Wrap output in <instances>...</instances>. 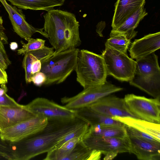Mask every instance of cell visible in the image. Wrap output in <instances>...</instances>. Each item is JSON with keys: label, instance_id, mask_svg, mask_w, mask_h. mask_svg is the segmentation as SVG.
Returning <instances> with one entry per match:
<instances>
[{"label": "cell", "instance_id": "6da1fadb", "mask_svg": "<svg viewBox=\"0 0 160 160\" xmlns=\"http://www.w3.org/2000/svg\"><path fill=\"white\" fill-rule=\"evenodd\" d=\"M48 120L47 125L41 130L18 141L9 142L13 160H28L48 152L65 136L88 123L80 117Z\"/></svg>", "mask_w": 160, "mask_h": 160}, {"label": "cell", "instance_id": "7a4b0ae2", "mask_svg": "<svg viewBox=\"0 0 160 160\" xmlns=\"http://www.w3.org/2000/svg\"><path fill=\"white\" fill-rule=\"evenodd\" d=\"M43 17V28L55 50L54 53L76 48L81 45L79 24L74 14L53 9L47 11Z\"/></svg>", "mask_w": 160, "mask_h": 160}, {"label": "cell", "instance_id": "3957f363", "mask_svg": "<svg viewBox=\"0 0 160 160\" xmlns=\"http://www.w3.org/2000/svg\"><path fill=\"white\" fill-rule=\"evenodd\" d=\"M74 70L83 89L104 84L108 76L102 55L84 49L78 52Z\"/></svg>", "mask_w": 160, "mask_h": 160}, {"label": "cell", "instance_id": "277c9868", "mask_svg": "<svg viewBox=\"0 0 160 160\" xmlns=\"http://www.w3.org/2000/svg\"><path fill=\"white\" fill-rule=\"evenodd\" d=\"M134 76L130 85L154 98H160V68L154 52L136 60Z\"/></svg>", "mask_w": 160, "mask_h": 160}, {"label": "cell", "instance_id": "5b68a950", "mask_svg": "<svg viewBox=\"0 0 160 160\" xmlns=\"http://www.w3.org/2000/svg\"><path fill=\"white\" fill-rule=\"evenodd\" d=\"M79 50L76 48L53 53L42 60L40 71L47 77L44 85L58 84L64 81L75 70Z\"/></svg>", "mask_w": 160, "mask_h": 160}, {"label": "cell", "instance_id": "8992f818", "mask_svg": "<svg viewBox=\"0 0 160 160\" xmlns=\"http://www.w3.org/2000/svg\"><path fill=\"white\" fill-rule=\"evenodd\" d=\"M108 76L110 75L121 81L129 82L135 69L136 61L125 54L105 46L101 54Z\"/></svg>", "mask_w": 160, "mask_h": 160}, {"label": "cell", "instance_id": "52a82bcc", "mask_svg": "<svg viewBox=\"0 0 160 160\" xmlns=\"http://www.w3.org/2000/svg\"><path fill=\"white\" fill-rule=\"evenodd\" d=\"M123 88L106 81L102 85L85 88L77 95L71 97H65L61 102L65 107L76 109L88 106L102 97L123 90Z\"/></svg>", "mask_w": 160, "mask_h": 160}, {"label": "cell", "instance_id": "ba28073f", "mask_svg": "<svg viewBox=\"0 0 160 160\" xmlns=\"http://www.w3.org/2000/svg\"><path fill=\"white\" fill-rule=\"evenodd\" d=\"M124 99L129 111L138 118L160 123V98H148L129 94Z\"/></svg>", "mask_w": 160, "mask_h": 160}, {"label": "cell", "instance_id": "9c48e42d", "mask_svg": "<svg viewBox=\"0 0 160 160\" xmlns=\"http://www.w3.org/2000/svg\"><path fill=\"white\" fill-rule=\"evenodd\" d=\"M81 140L91 150L99 151L105 155L110 152L131 153V144L128 135L123 138L104 137L93 136L86 132L81 137Z\"/></svg>", "mask_w": 160, "mask_h": 160}, {"label": "cell", "instance_id": "30bf717a", "mask_svg": "<svg viewBox=\"0 0 160 160\" xmlns=\"http://www.w3.org/2000/svg\"><path fill=\"white\" fill-rule=\"evenodd\" d=\"M25 106L36 115L48 119H71L79 117L76 109H69L44 98H37Z\"/></svg>", "mask_w": 160, "mask_h": 160}, {"label": "cell", "instance_id": "8fae6325", "mask_svg": "<svg viewBox=\"0 0 160 160\" xmlns=\"http://www.w3.org/2000/svg\"><path fill=\"white\" fill-rule=\"evenodd\" d=\"M48 121L47 118L37 115L4 130L1 132V137L4 140L16 142L41 130L46 126Z\"/></svg>", "mask_w": 160, "mask_h": 160}, {"label": "cell", "instance_id": "7c38bea8", "mask_svg": "<svg viewBox=\"0 0 160 160\" xmlns=\"http://www.w3.org/2000/svg\"><path fill=\"white\" fill-rule=\"evenodd\" d=\"M89 106L96 112L111 118L118 116L138 118L129 111L124 98L112 94L102 97Z\"/></svg>", "mask_w": 160, "mask_h": 160}, {"label": "cell", "instance_id": "4fadbf2b", "mask_svg": "<svg viewBox=\"0 0 160 160\" xmlns=\"http://www.w3.org/2000/svg\"><path fill=\"white\" fill-rule=\"evenodd\" d=\"M1 2L8 14L14 32L21 38L27 40L34 33L38 32L48 39V35L43 28H35L26 21L25 16L21 10L15 6L10 5L5 0H2Z\"/></svg>", "mask_w": 160, "mask_h": 160}, {"label": "cell", "instance_id": "5bb4252c", "mask_svg": "<svg viewBox=\"0 0 160 160\" xmlns=\"http://www.w3.org/2000/svg\"><path fill=\"white\" fill-rule=\"evenodd\" d=\"M37 115L25 105L18 107L0 106V132Z\"/></svg>", "mask_w": 160, "mask_h": 160}, {"label": "cell", "instance_id": "9a60e30c", "mask_svg": "<svg viewBox=\"0 0 160 160\" xmlns=\"http://www.w3.org/2000/svg\"><path fill=\"white\" fill-rule=\"evenodd\" d=\"M160 48V32L149 34L135 40L131 43L129 51L131 58L136 59L145 57Z\"/></svg>", "mask_w": 160, "mask_h": 160}, {"label": "cell", "instance_id": "2e32d148", "mask_svg": "<svg viewBox=\"0 0 160 160\" xmlns=\"http://www.w3.org/2000/svg\"><path fill=\"white\" fill-rule=\"evenodd\" d=\"M128 135L130 142L131 153L135 155L138 159L160 160V144L145 140L130 134Z\"/></svg>", "mask_w": 160, "mask_h": 160}, {"label": "cell", "instance_id": "e0dca14e", "mask_svg": "<svg viewBox=\"0 0 160 160\" xmlns=\"http://www.w3.org/2000/svg\"><path fill=\"white\" fill-rule=\"evenodd\" d=\"M145 3V0H117L115 4L114 12L112 21V30H115L121 26Z\"/></svg>", "mask_w": 160, "mask_h": 160}, {"label": "cell", "instance_id": "ac0fdd59", "mask_svg": "<svg viewBox=\"0 0 160 160\" xmlns=\"http://www.w3.org/2000/svg\"><path fill=\"white\" fill-rule=\"evenodd\" d=\"M112 118L125 125L148 134L160 140V124L130 117L115 116Z\"/></svg>", "mask_w": 160, "mask_h": 160}, {"label": "cell", "instance_id": "d6986e66", "mask_svg": "<svg viewBox=\"0 0 160 160\" xmlns=\"http://www.w3.org/2000/svg\"><path fill=\"white\" fill-rule=\"evenodd\" d=\"M78 115L87 122L90 126L97 125L123 126L122 123L105 116L92 109L88 106L76 109Z\"/></svg>", "mask_w": 160, "mask_h": 160}, {"label": "cell", "instance_id": "ffe728a7", "mask_svg": "<svg viewBox=\"0 0 160 160\" xmlns=\"http://www.w3.org/2000/svg\"><path fill=\"white\" fill-rule=\"evenodd\" d=\"M18 8L25 10L46 11L63 4L65 0H6Z\"/></svg>", "mask_w": 160, "mask_h": 160}, {"label": "cell", "instance_id": "44dd1931", "mask_svg": "<svg viewBox=\"0 0 160 160\" xmlns=\"http://www.w3.org/2000/svg\"><path fill=\"white\" fill-rule=\"evenodd\" d=\"M145 4L142 5L132 16L114 31L125 35L131 39L136 35L137 32L134 30L140 22L148 14L144 8Z\"/></svg>", "mask_w": 160, "mask_h": 160}, {"label": "cell", "instance_id": "7402d4cb", "mask_svg": "<svg viewBox=\"0 0 160 160\" xmlns=\"http://www.w3.org/2000/svg\"><path fill=\"white\" fill-rule=\"evenodd\" d=\"M124 126L101 125L90 126L87 132L95 136L123 138L128 136Z\"/></svg>", "mask_w": 160, "mask_h": 160}, {"label": "cell", "instance_id": "603a6c76", "mask_svg": "<svg viewBox=\"0 0 160 160\" xmlns=\"http://www.w3.org/2000/svg\"><path fill=\"white\" fill-rule=\"evenodd\" d=\"M75 137L64 143L58 148L48 152L44 160H63L70 154L76 144L81 139Z\"/></svg>", "mask_w": 160, "mask_h": 160}, {"label": "cell", "instance_id": "cb8c5ba5", "mask_svg": "<svg viewBox=\"0 0 160 160\" xmlns=\"http://www.w3.org/2000/svg\"><path fill=\"white\" fill-rule=\"evenodd\" d=\"M110 36V38L105 42V46L127 54V49L131 43V39L125 35L112 30Z\"/></svg>", "mask_w": 160, "mask_h": 160}, {"label": "cell", "instance_id": "d4e9b609", "mask_svg": "<svg viewBox=\"0 0 160 160\" xmlns=\"http://www.w3.org/2000/svg\"><path fill=\"white\" fill-rule=\"evenodd\" d=\"M2 17L0 15V67L5 70L11 64L4 47V45L8 43Z\"/></svg>", "mask_w": 160, "mask_h": 160}, {"label": "cell", "instance_id": "484cf974", "mask_svg": "<svg viewBox=\"0 0 160 160\" xmlns=\"http://www.w3.org/2000/svg\"><path fill=\"white\" fill-rule=\"evenodd\" d=\"M91 151L80 139L69 155L63 160H87Z\"/></svg>", "mask_w": 160, "mask_h": 160}, {"label": "cell", "instance_id": "4316f807", "mask_svg": "<svg viewBox=\"0 0 160 160\" xmlns=\"http://www.w3.org/2000/svg\"><path fill=\"white\" fill-rule=\"evenodd\" d=\"M27 41L28 42L26 44L21 42L23 45L21 48L18 50V54L25 55L31 51L42 49L45 47V40L42 39H34L31 38Z\"/></svg>", "mask_w": 160, "mask_h": 160}, {"label": "cell", "instance_id": "83f0119b", "mask_svg": "<svg viewBox=\"0 0 160 160\" xmlns=\"http://www.w3.org/2000/svg\"><path fill=\"white\" fill-rule=\"evenodd\" d=\"M124 126L128 134H131L148 141L155 144H160V140L151 136L125 125Z\"/></svg>", "mask_w": 160, "mask_h": 160}, {"label": "cell", "instance_id": "f1b7e54d", "mask_svg": "<svg viewBox=\"0 0 160 160\" xmlns=\"http://www.w3.org/2000/svg\"><path fill=\"white\" fill-rule=\"evenodd\" d=\"M0 132V159L13 160L12 153L10 142L2 139Z\"/></svg>", "mask_w": 160, "mask_h": 160}, {"label": "cell", "instance_id": "f546056e", "mask_svg": "<svg viewBox=\"0 0 160 160\" xmlns=\"http://www.w3.org/2000/svg\"><path fill=\"white\" fill-rule=\"evenodd\" d=\"M21 105L16 102L12 98L6 93L0 96V106L18 107Z\"/></svg>", "mask_w": 160, "mask_h": 160}, {"label": "cell", "instance_id": "4dcf8cb0", "mask_svg": "<svg viewBox=\"0 0 160 160\" xmlns=\"http://www.w3.org/2000/svg\"><path fill=\"white\" fill-rule=\"evenodd\" d=\"M46 79L47 77L45 74L41 71L32 75L31 78V81L38 87L44 85Z\"/></svg>", "mask_w": 160, "mask_h": 160}, {"label": "cell", "instance_id": "1f68e13d", "mask_svg": "<svg viewBox=\"0 0 160 160\" xmlns=\"http://www.w3.org/2000/svg\"><path fill=\"white\" fill-rule=\"evenodd\" d=\"M42 61L41 60H37L32 62L31 68L32 75L40 71L42 67Z\"/></svg>", "mask_w": 160, "mask_h": 160}, {"label": "cell", "instance_id": "d6a6232c", "mask_svg": "<svg viewBox=\"0 0 160 160\" xmlns=\"http://www.w3.org/2000/svg\"><path fill=\"white\" fill-rule=\"evenodd\" d=\"M101 152L95 150H92L87 160H99L101 159Z\"/></svg>", "mask_w": 160, "mask_h": 160}, {"label": "cell", "instance_id": "836d02e7", "mask_svg": "<svg viewBox=\"0 0 160 160\" xmlns=\"http://www.w3.org/2000/svg\"><path fill=\"white\" fill-rule=\"evenodd\" d=\"M0 80L3 84H6L8 82V76L5 70L0 67Z\"/></svg>", "mask_w": 160, "mask_h": 160}, {"label": "cell", "instance_id": "e575fe53", "mask_svg": "<svg viewBox=\"0 0 160 160\" xmlns=\"http://www.w3.org/2000/svg\"><path fill=\"white\" fill-rule=\"evenodd\" d=\"M118 153L116 152H110L105 155L103 159L105 160H111L115 158Z\"/></svg>", "mask_w": 160, "mask_h": 160}, {"label": "cell", "instance_id": "d590c367", "mask_svg": "<svg viewBox=\"0 0 160 160\" xmlns=\"http://www.w3.org/2000/svg\"><path fill=\"white\" fill-rule=\"evenodd\" d=\"M1 87L0 88V96L6 93L8 91L7 88L5 84H1Z\"/></svg>", "mask_w": 160, "mask_h": 160}, {"label": "cell", "instance_id": "8d00e7d4", "mask_svg": "<svg viewBox=\"0 0 160 160\" xmlns=\"http://www.w3.org/2000/svg\"><path fill=\"white\" fill-rule=\"evenodd\" d=\"M10 46L11 49L12 50H16L18 48V44L15 42H11L10 44Z\"/></svg>", "mask_w": 160, "mask_h": 160}, {"label": "cell", "instance_id": "74e56055", "mask_svg": "<svg viewBox=\"0 0 160 160\" xmlns=\"http://www.w3.org/2000/svg\"><path fill=\"white\" fill-rule=\"evenodd\" d=\"M0 84H3V82H2L1 80H0Z\"/></svg>", "mask_w": 160, "mask_h": 160}]
</instances>
